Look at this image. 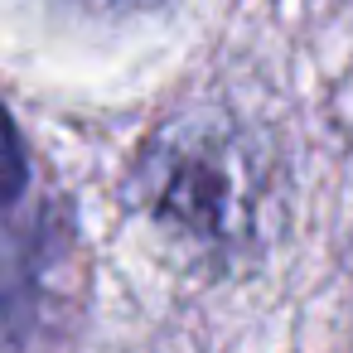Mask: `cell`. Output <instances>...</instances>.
<instances>
[{
  "label": "cell",
  "instance_id": "cell-3",
  "mask_svg": "<svg viewBox=\"0 0 353 353\" xmlns=\"http://www.w3.org/2000/svg\"><path fill=\"white\" fill-rule=\"evenodd\" d=\"M83 6H107V10H126V6H145V0H83Z\"/></svg>",
  "mask_w": 353,
  "mask_h": 353
},
{
  "label": "cell",
  "instance_id": "cell-1",
  "mask_svg": "<svg viewBox=\"0 0 353 353\" xmlns=\"http://www.w3.org/2000/svg\"><path fill=\"white\" fill-rule=\"evenodd\" d=\"M237 126L194 117L150 136L136 165V203L194 247H237L252 228L256 170Z\"/></svg>",
  "mask_w": 353,
  "mask_h": 353
},
{
  "label": "cell",
  "instance_id": "cell-2",
  "mask_svg": "<svg viewBox=\"0 0 353 353\" xmlns=\"http://www.w3.org/2000/svg\"><path fill=\"white\" fill-rule=\"evenodd\" d=\"M30 189V160H25V141L10 121V112L0 107V208L20 203V194Z\"/></svg>",
  "mask_w": 353,
  "mask_h": 353
}]
</instances>
